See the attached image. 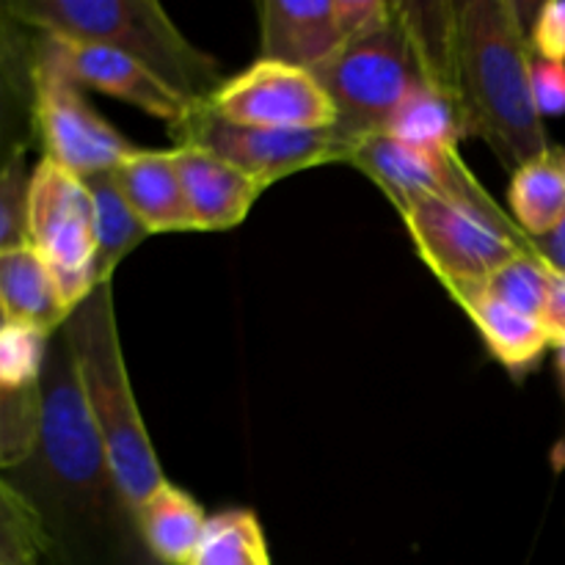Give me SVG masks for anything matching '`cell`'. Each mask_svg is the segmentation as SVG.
I'll return each instance as SVG.
<instances>
[{"label": "cell", "mask_w": 565, "mask_h": 565, "mask_svg": "<svg viewBox=\"0 0 565 565\" xmlns=\"http://www.w3.org/2000/svg\"><path fill=\"white\" fill-rule=\"evenodd\" d=\"M36 447L0 478L36 522L44 565H163L105 456L64 329L50 340Z\"/></svg>", "instance_id": "1"}, {"label": "cell", "mask_w": 565, "mask_h": 565, "mask_svg": "<svg viewBox=\"0 0 565 565\" xmlns=\"http://www.w3.org/2000/svg\"><path fill=\"white\" fill-rule=\"evenodd\" d=\"M533 47L511 0L450 3L445 86L467 136L489 143L508 171L552 152L530 86Z\"/></svg>", "instance_id": "2"}, {"label": "cell", "mask_w": 565, "mask_h": 565, "mask_svg": "<svg viewBox=\"0 0 565 565\" xmlns=\"http://www.w3.org/2000/svg\"><path fill=\"white\" fill-rule=\"evenodd\" d=\"M31 31L94 42L130 55L188 103H207L226 83L221 64L174 25L158 0H6Z\"/></svg>", "instance_id": "3"}, {"label": "cell", "mask_w": 565, "mask_h": 565, "mask_svg": "<svg viewBox=\"0 0 565 565\" xmlns=\"http://www.w3.org/2000/svg\"><path fill=\"white\" fill-rule=\"evenodd\" d=\"M75 356L83 397L92 412L94 428L103 439L105 456L136 508H141L166 480L158 452L147 434L130 373L121 353L119 326L114 309V281L99 285L64 323Z\"/></svg>", "instance_id": "4"}, {"label": "cell", "mask_w": 565, "mask_h": 565, "mask_svg": "<svg viewBox=\"0 0 565 565\" xmlns=\"http://www.w3.org/2000/svg\"><path fill=\"white\" fill-rule=\"evenodd\" d=\"M312 75L337 110L334 132L351 143L384 132L403 97L425 77L412 28L397 3Z\"/></svg>", "instance_id": "5"}, {"label": "cell", "mask_w": 565, "mask_h": 565, "mask_svg": "<svg viewBox=\"0 0 565 565\" xmlns=\"http://www.w3.org/2000/svg\"><path fill=\"white\" fill-rule=\"evenodd\" d=\"M414 248L447 292L478 287L519 254H535L533 237L500 204L428 196L403 213Z\"/></svg>", "instance_id": "6"}, {"label": "cell", "mask_w": 565, "mask_h": 565, "mask_svg": "<svg viewBox=\"0 0 565 565\" xmlns=\"http://www.w3.org/2000/svg\"><path fill=\"white\" fill-rule=\"evenodd\" d=\"M28 243L50 265L70 312L103 285L97 270L92 193L81 177L61 169L50 158L33 166L28 191Z\"/></svg>", "instance_id": "7"}, {"label": "cell", "mask_w": 565, "mask_h": 565, "mask_svg": "<svg viewBox=\"0 0 565 565\" xmlns=\"http://www.w3.org/2000/svg\"><path fill=\"white\" fill-rule=\"evenodd\" d=\"M177 147H196L230 160L265 185L318 169L329 163H348L353 143L334 130H274L248 127L224 119L207 103L191 105L182 119L169 125Z\"/></svg>", "instance_id": "8"}, {"label": "cell", "mask_w": 565, "mask_h": 565, "mask_svg": "<svg viewBox=\"0 0 565 565\" xmlns=\"http://www.w3.org/2000/svg\"><path fill=\"white\" fill-rule=\"evenodd\" d=\"M36 136L44 154L75 177L114 171L132 147L108 119L83 97L81 86L61 72L39 36L36 53Z\"/></svg>", "instance_id": "9"}, {"label": "cell", "mask_w": 565, "mask_h": 565, "mask_svg": "<svg viewBox=\"0 0 565 565\" xmlns=\"http://www.w3.org/2000/svg\"><path fill=\"white\" fill-rule=\"evenodd\" d=\"M207 105L224 119L248 127L334 130L337 125L334 105L312 72L265 58L230 77Z\"/></svg>", "instance_id": "10"}, {"label": "cell", "mask_w": 565, "mask_h": 565, "mask_svg": "<svg viewBox=\"0 0 565 565\" xmlns=\"http://www.w3.org/2000/svg\"><path fill=\"white\" fill-rule=\"evenodd\" d=\"M348 166L362 171L401 215L428 196H447L480 207L494 204V196L480 185L458 152H423L386 132L353 143Z\"/></svg>", "instance_id": "11"}, {"label": "cell", "mask_w": 565, "mask_h": 565, "mask_svg": "<svg viewBox=\"0 0 565 565\" xmlns=\"http://www.w3.org/2000/svg\"><path fill=\"white\" fill-rule=\"evenodd\" d=\"M39 36H42L44 47L53 55L55 64L61 66V72L81 88L86 86L121 99V103L132 105V108L143 110L154 119H163L166 125H174L191 110L193 103L180 97L147 66L132 61L130 55L119 53V50L94 42H66V39L44 36V33H39Z\"/></svg>", "instance_id": "12"}, {"label": "cell", "mask_w": 565, "mask_h": 565, "mask_svg": "<svg viewBox=\"0 0 565 565\" xmlns=\"http://www.w3.org/2000/svg\"><path fill=\"white\" fill-rule=\"evenodd\" d=\"M356 36L348 0L259 3V58L315 72Z\"/></svg>", "instance_id": "13"}, {"label": "cell", "mask_w": 565, "mask_h": 565, "mask_svg": "<svg viewBox=\"0 0 565 565\" xmlns=\"http://www.w3.org/2000/svg\"><path fill=\"white\" fill-rule=\"evenodd\" d=\"M174 160L196 232L235 230L252 213L254 202L268 191L263 180L207 149L174 147Z\"/></svg>", "instance_id": "14"}, {"label": "cell", "mask_w": 565, "mask_h": 565, "mask_svg": "<svg viewBox=\"0 0 565 565\" xmlns=\"http://www.w3.org/2000/svg\"><path fill=\"white\" fill-rule=\"evenodd\" d=\"M39 33L0 0V169L36 141Z\"/></svg>", "instance_id": "15"}, {"label": "cell", "mask_w": 565, "mask_h": 565, "mask_svg": "<svg viewBox=\"0 0 565 565\" xmlns=\"http://www.w3.org/2000/svg\"><path fill=\"white\" fill-rule=\"evenodd\" d=\"M114 171L127 204L152 235L196 232L174 149H136Z\"/></svg>", "instance_id": "16"}, {"label": "cell", "mask_w": 565, "mask_h": 565, "mask_svg": "<svg viewBox=\"0 0 565 565\" xmlns=\"http://www.w3.org/2000/svg\"><path fill=\"white\" fill-rule=\"evenodd\" d=\"M452 301L467 312L478 329L480 340L486 342L491 356L513 375H524L544 359L546 348L552 345L544 323L539 318L516 312L497 301L483 287H461L450 292Z\"/></svg>", "instance_id": "17"}, {"label": "cell", "mask_w": 565, "mask_h": 565, "mask_svg": "<svg viewBox=\"0 0 565 565\" xmlns=\"http://www.w3.org/2000/svg\"><path fill=\"white\" fill-rule=\"evenodd\" d=\"M70 315L53 270L31 243L0 252V320L55 334Z\"/></svg>", "instance_id": "18"}, {"label": "cell", "mask_w": 565, "mask_h": 565, "mask_svg": "<svg viewBox=\"0 0 565 565\" xmlns=\"http://www.w3.org/2000/svg\"><path fill=\"white\" fill-rule=\"evenodd\" d=\"M141 533L149 552L163 565H188L207 530L204 508L177 486L166 483L141 508Z\"/></svg>", "instance_id": "19"}, {"label": "cell", "mask_w": 565, "mask_h": 565, "mask_svg": "<svg viewBox=\"0 0 565 565\" xmlns=\"http://www.w3.org/2000/svg\"><path fill=\"white\" fill-rule=\"evenodd\" d=\"M384 132L423 152H458V143L467 138L456 99L425 77L403 97Z\"/></svg>", "instance_id": "20"}, {"label": "cell", "mask_w": 565, "mask_h": 565, "mask_svg": "<svg viewBox=\"0 0 565 565\" xmlns=\"http://www.w3.org/2000/svg\"><path fill=\"white\" fill-rule=\"evenodd\" d=\"M94 204V237H97L99 281H114L121 259L130 257L152 232L141 224L121 193L116 171L83 177Z\"/></svg>", "instance_id": "21"}, {"label": "cell", "mask_w": 565, "mask_h": 565, "mask_svg": "<svg viewBox=\"0 0 565 565\" xmlns=\"http://www.w3.org/2000/svg\"><path fill=\"white\" fill-rule=\"evenodd\" d=\"M508 204L511 218L530 237L550 235L561 224L565 218V174L555 152L513 171Z\"/></svg>", "instance_id": "22"}, {"label": "cell", "mask_w": 565, "mask_h": 565, "mask_svg": "<svg viewBox=\"0 0 565 565\" xmlns=\"http://www.w3.org/2000/svg\"><path fill=\"white\" fill-rule=\"evenodd\" d=\"M188 565H270L265 533L254 511L232 508L207 519V530Z\"/></svg>", "instance_id": "23"}, {"label": "cell", "mask_w": 565, "mask_h": 565, "mask_svg": "<svg viewBox=\"0 0 565 565\" xmlns=\"http://www.w3.org/2000/svg\"><path fill=\"white\" fill-rule=\"evenodd\" d=\"M53 334L25 323L0 320V390L31 392L42 384Z\"/></svg>", "instance_id": "24"}, {"label": "cell", "mask_w": 565, "mask_h": 565, "mask_svg": "<svg viewBox=\"0 0 565 565\" xmlns=\"http://www.w3.org/2000/svg\"><path fill=\"white\" fill-rule=\"evenodd\" d=\"M480 287L505 307L541 320L550 290V265L539 254H519Z\"/></svg>", "instance_id": "25"}, {"label": "cell", "mask_w": 565, "mask_h": 565, "mask_svg": "<svg viewBox=\"0 0 565 565\" xmlns=\"http://www.w3.org/2000/svg\"><path fill=\"white\" fill-rule=\"evenodd\" d=\"M31 152H17L0 169V252L28 243V191H31Z\"/></svg>", "instance_id": "26"}, {"label": "cell", "mask_w": 565, "mask_h": 565, "mask_svg": "<svg viewBox=\"0 0 565 565\" xmlns=\"http://www.w3.org/2000/svg\"><path fill=\"white\" fill-rule=\"evenodd\" d=\"M530 86H533L535 108L541 119L544 116L565 114V64L563 61L541 58L533 53V66H530Z\"/></svg>", "instance_id": "27"}, {"label": "cell", "mask_w": 565, "mask_h": 565, "mask_svg": "<svg viewBox=\"0 0 565 565\" xmlns=\"http://www.w3.org/2000/svg\"><path fill=\"white\" fill-rule=\"evenodd\" d=\"M530 47L541 58L565 64V0H550L541 6L530 31Z\"/></svg>", "instance_id": "28"}, {"label": "cell", "mask_w": 565, "mask_h": 565, "mask_svg": "<svg viewBox=\"0 0 565 565\" xmlns=\"http://www.w3.org/2000/svg\"><path fill=\"white\" fill-rule=\"evenodd\" d=\"M541 323H544L552 345L565 340V274H561V270L550 268V290H546Z\"/></svg>", "instance_id": "29"}, {"label": "cell", "mask_w": 565, "mask_h": 565, "mask_svg": "<svg viewBox=\"0 0 565 565\" xmlns=\"http://www.w3.org/2000/svg\"><path fill=\"white\" fill-rule=\"evenodd\" d=\"M533 248L552 270L565 274V218L550 232V235L533 237Z\"/></svg>", "instance_id": "30"}, {"label": "cell", "mask_w": 565, "mask_h": 565, "mask_svg": "<svg viewBox=\"0 0 565 565\" xmlns=\"http://www.w3.org/2000/svg\"><path fill=\"white\" fill-rule=\"evenodd\" d=\"M555 364H557V375H561V386L565 395V340H561L555 345Z\"/></svg>", "instance_id": "31"}, {"label": "cell", "mask_w": 565, "mask_h": 565, "mask_svg": "<svg viewBox=\"0 0 565 565\" xmlns=\"http://www.w3.org/2000/svg\"><path fill=\"white\" fill-rule=\"evenodd\" d=\"M552 152H555V160H557V163H561V169H563V174H565V147H555V149H552Z\"/></svg>", "instance_id": "32"}]
</instances>
